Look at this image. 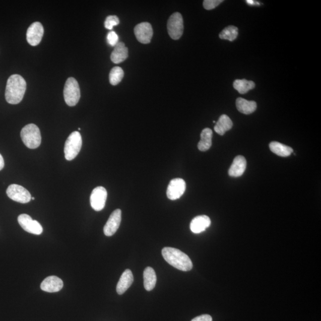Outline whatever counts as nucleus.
I'll list each match as a JSON object with an SVG mask.
<instances>
[{
  "label": "nucleus",
  "mask_w": 321,
  "mask_h": 321,
  "mask_svg": "<svg viewBox=\"0 0 321 321\" xmlns=\"http://www.w3.org/2000/svg\"><path fill=\"white\" fill-rule=\"evenodd\" d=\"M247 2L248 4L251 5H253L254 4H259V3L255 2V1H253V0H248Z\"/></svg>",
  "instance_id": "nucleus-32"
},
{
  "label": "nucleus",
  "mask_w": 321,
  "mask_h": 321,
  "mask_svg": "<svg viewBox=\"0 0 321 321\" xmlns=\"http://www.w3.org/2000/svg\"><path fill=\"white\" fill-rule=\"evenodd\" d=\"M26 90V82L19 74H13L8 78L6 85L5 97L7 103L18 104L22 101Z\"/></svg>",
  "instance_id": "nucleus-1"
},
{
  "label": "nucleus",
  "mask_w": 321,
  "mask_h": 321,
  "mask_svg": "<svg viewBox=\"0 0 321 321\" xmlns=\"http://www.w3.org/2000/svg\"><path fill=\"white\" fill-rule=\"evenodd\" d=\"M31 199H32V200H35V197H31Z\"/></svg>",
  "instance_id": "nucleus-33"
},
{
  "label": "nucleus",
  "mask_w": 321,
  "mask_h": 321,
  "mask_svg": "<svg viewBox=\"0 0 321 321\" xmlns=\"http://www.w3.org/2000/svg\"><path fill=\"white\" fill-rule=\"evenodd\" d=\"M144 287L146 290L151 291L154 289L157 283V275L154 269L151 267H147L143 272Z\"/></svg>",
  "instance_id": "nucleus-20"
},
{
  "label": "nucleus",
  "mask_w": 321,
  "mask_h": 321,
  "mask_svg": "<svg viewBox=\"0 0 321 321\" xmlns=\"http://www.w3.org/2000/svg\"><path fill=\"white\" fill-rule=\"evenodd\" d=\"M122 221V211L120 209H116L111 214L109 220L104 227V235L106 236H112L118 230Z\"/></svg>",
  "instance_id": "nucleus-13"
},
{
  "label": "nucleus",
  "mask_w": 321,
  "mask_h": 321,
  "mask_svg": "<svg viewBox=\"0 0 321 321\" xmlns=\"http://www.w3.org/2000/svg\"><path fill=\"white\" fill-rule=\"evenodd\" d=\"M134 35L137 40L143 44L151 43L153 36L152 27L148 22H142L135 26L134 29Z\"/></svg>",
  "instance_id": "nucleus-12"
},
{
  "label": "nucleus",
  "mask_w": 321,
  "mask_h": 321,
  "mask_svg": "<svg viewBox=\"0 0 321 321\" xmlns=\"http://www.w3.org/2000/svg\"><path fill=\"white\" fill-rule=\"evenodd\" d=\"M162 256L170 265L182 271H191L193 263L187 254L178 249L166 247L162 250Z\"/></svg>",
  "instance_id": "nucleus-2"
},
{
  "label": "nucleus",
  "mask_w": 321,
  "mask_h": 321,
  "mask_svg": "<svg viewBox=\"0 0 321 321\" xmlns=\"http://www.w3.org/2000/svg\"><path fill=\"white\" fill-rule=\"evenodd\" d=\"M64 287V282L57 276H50L42 282L41 289L49 293L58 292Z\"/></svg>",
  "instance_id": "nucleus-14"
},
{
  "label": "nucleus",
  "mask_w": 321,
  "mask_h": 321,
  "mask_svg": "<svg viewBox=\"0 0 321 321\" xmlns=\"http://www.w3.org/2000/svg\"><path fill=\"white\" fill-rule=\"evenodd\" d=\"M107 198V192L104 187H98L92 192L90 202L92 208L96 211H100L104 208Z\"/></svg>",
  "instance_id": "nucleus-9"
},
{
  "label": "nucleus",
  "mask_w": 321,
  "mask_h": 321,
  "mask_svg": "<svg viewBox=\"0 0 321 321\" xmlns=\"http://www.w3.org/2000/svg\"><path fill=\"white\" fill-rule=\"evenodd\" d=\"M186 182L184 179L177 178L171 181L167 188V196L169 199L175 200L181 198L186 191Z\"/></svg>",
  "instance_id": "nucleus-10"
},
{
  "label": "nucleus",
  "mask_w": 321,
  "mask_h": 321,
  "mask_svg": "<svg viewBox=\"0 0 321 321\" xmlns=\"http://www.w3.org/2000/svg\"><path fill=\"white\" fill-rule=\"evenodd\" d=\"M233 87L240 94H245L253 89L256 87V84L251 80L237 79L233 83Z\"/></svg>",
  "instance_id": "nucleus-24"
},
{
  "label": "nucleus",
  "mask_w": 321,
  "mask_h": 321,
  "mask_svg": "<svg viewBox=\"0 0 321 321\" xmlns=\"http://www.w3.org/2000/svg\"><path fill=\"white\" fill-rule=\"evenodd\" d=\"M7 196L11 200L21 203H27L31 200V194L22 186L13 184L9 186L6 191Z\"/></svg>",
  "instance_id": "nucleus-7"
},
{
  "label": "nucleus",
  "mask_w": 321,
  "mask_h": 321,
  "mask_svg": "<svg viewBox=\"0 0 321 321\" xmlns=\"http://www.w3.org/2000/svg\"><path fill=\"white\" fill-rule=\"evenodd\" d=\"M107 41L111 46L115 47L119 43V36L115 31H110L107 35Z\"/></svg>",
  "instance_id": "nucleus-29"
},
{
  "label": "nucleus",
  "mask_w": 321,
  "mask_h": 321,
  "mask_svg": "<svg viewBox=\"0 0 321 321\" xmlns=\"http://www.w3.org/2000/svg\"><path fill=\"white\" fill-rule=\"evenodd\" d=\"M238 28L237 27L229 26L221 31L219 37L221 40L233 41L238 37Z\"/></svg>",
  "instance_id": "nucleus-25"
},
{
  "label": "nucleus",
  "mask_w": 321,
  "mask_h": 321,
  "mask_svg": "<svg viewBox=\"0 0 321 321\" xmlns=\"http://www.w3.org/2000/svg\"><path fill=\"white\" fill-rule=\"evenodd\" d=\"M4 167V161L2 156L0 154V171L3 169Z\"/></svg>",
  "instance_id": "nucleus-31"
},
{
  "label": "nucleus",
  "mask_w": 321,
  "mask_h": 321,
  "mask_svg": "<svg viewBox=\"0 0 321 321\" xmlns=\"http://www.w3.org/2000/svg\"><path fill=\"white\" fill-rule=\"evenodd\" d=\"M133 275L130 269L125 270L117 285L116 290L119 295H121L127 292L133 282Z\"/></svg>",
  "instance_id": "nucleus-17"
},
{
  "label": "nucleus",
  "mask_w": 321,
  "mask_h": 321,
  "mask_svg": "<svg viewBox=\"0 0 321 321\" xmlns=\"http://www.w3.org/2000/svg\"><path fill=\"white\" fill-rule=\"evenodd\" d=\"M233 127V122L229 116L226 115L221 116L216 123L214 130L216 133L223 136L226 132L230 130Z\"/></svg>",
  "instance_id": "nucleus-21"
},
{
  "label": "nucleus",
  "mask_w": 321,
  "mask_h": 321,
  "mask_svg": "<svg viewBox=\"0 0 321 321\" xmlns=\"http://www.w3.org/2000/svg\"><path fill=\"white\" fill-rule=\"evenodd\" d=\"M119 23L120 20L118 16H109L106 18L104 26L106 29L112 30L114 26L118 25Z\"/></svg>",
  "instance_id": "nucleus-27"
},
{
  "label": "nucleus",
  "mask_w": 321,
  "mask_h": 321,
  "mask_svg": "<svg viewBox=\"0 0 321 321\" xmlns=\"http://www.w3.org/2000/svg\"><path fill=\"white\" fill-rule=\"evenodd\" d=\"M21 139L25 146L30 149H36L41 143V134L37 125L29 124L25 126L20 132Z\"/></svg>",
  "instance_id": "nucleus-3"
},
{
  "label": "nucleus",
  "mask_w": 321,
  "mask_h": 321,
  "mask_svg": "<svg viewBox=\"0 0 321 321\" xmlns=\"http://www.w3.org/2000/svg\"><path fill=\"white\" fill-rule=\"evenodd\" d=\"M236 107L239 112L245 115H250L256 112L257 108L256 102L250 101L242 98L236 100Z\"/></svg>",
  "instance_id": "nucleus-19"
},
{
  "label": "nucleus",
  "mask_w": 321,
  "mask_h": 321,
  "mask_svg": "<svg viewBox=\"0 0 321 321\" xmlns=\"http://www.w3.org/2000/svg\"><path fill=\"white\" fill-rule=\"evenodd\" d=\"M191 321H212V318L209 315L205 314L194 318Z\"/></svg>",
  "instance_id": "nucleus-30"
},
{
  "label": "nucleus",
  "mask_w": 321,
  "mask_h": 321,
  "mask_svg": "<svg viewBox=\"0 0 321 321\" xmlns=\"http://www.w3.org/2000/svg\"><path fill=\"white\" fill-rule=\"evenodd\" d=\"M64 94L65 103L68 106L74 107L79 103L80 91L79 83L74 78L69 77L66 80Z\"/></svg>",
  "instance_id": "nucleus-5"
},
{
  "label": "nucleus",
  "mask_w": 321,
  "mask_h": 321,
  "mask_svg": "<svg viewBox=\"0 0 321 321\" xmlns=\"http://www.w3.org/2000/svg\"><path fill=\"white\" fill-rule=\"evenodd\" d=\"M18 223L26 232L35 235H40L43 232V228L39 222L33 220L28 214H21L18 217Z\"/></svg>",
  "instance_id": "nucleus-8"
},
{
  "label": "nucleus",
  "mask_w": 321,
  "mask_h": 321,
  "mask_svg": "<svg viewBox=\"0 0 321 321\" xmlns=\"http://www.w3.org/2000/svg\"><path fill=\"white\" fill-rule=\"evenodd\" d=\"M212 131L209 128H204L200 134V140L197 148L200 151H206L212 146Z\"/></svg>",
  "instance_id": "nucleus-22"
},
{
  "label": "nucleus",
  "mask_w": 321,
  "mask_h": 321,
  "mask_svg": "<svg viewBox=\"0 0 321 321\" xmlns=\"http://www.w3.org/2000/svg\"><path fill=\"white\" fill-rule=\"evenodd\" d=\"M269 148L275 154L283 157H289L293 152V149L290 147L278 142L270 143Z\"/></svg>",
  "instance_id": "nucleus-23"
},
{
  "label": "nucleus",
  "mask_w": 321,
  "mask_h": 321,
  "mask_svg": "<svg viewBox=\"0 0 321 321\" xmlns=\"http://www.w3.org/2000/svg\"><path fill=\"white\" fill-rule=\"evenodd\" d=\"M124 71L121 67H118V66L113 67L109 74L110 83L114 86L118 85L124 78Z\"/></svg>",
  "instance_id": "nucleus-26"
},
{
  "label": "nucleus",
  "mask_w": 321,
  "mask_h": 321,
  "mask_svg": "<svg viewBox=\"0 0 321 321\" xmlns=\"http://www.w3.org/2000/svg\"><path fill=\"white\" fill-rule=\"evenodd\" d=\"M211 220L208 216H197L192 220L190 229L193 233L199 234L205 231L207 228L211 226Z\"/></svg>",
  "instance_id": "nucleus-16"
},
{
  "label": "nucleus",
  "mask_w": 321,
  "mask_h": 321,
  "mask_svg": "<svg viewBox=\"0 0 321 321\" xmlns=\"http://www.w3.org/2000/svg\"><path fill=\"white\" fill-rule=\"evenodd\" d=\"M82 146V136L79 131H74L69 135L65 141L64 152L66 160H74L79 154Z\"/></svg>",
  "instance_id": "nucleus-4"
},
{
  "label": "nucleus",
  "mask_w": 321,
  "mask_h": 321,
  "mask_svg": "<svg viewBox=\"0 0 321 321\" xmlns=\"http://www.w3.org/2000/svg\"><path fill=\"white\" fill-rule=\"evenodd\" d=\"M44 33V27L40 22L33 23L27 31V41L31 46H37L41 43Z\"/></svg>",
  "instance_id": "nucleus-11"
},
{
  "label": "nucleus",
  "mask_w": 321,
  "mask_h": 321,
  "mask_svg": "<svg viewBox=\"0 0 321 321\" xmlns=\"http://www.w3.org/2000/svg\"><path fill=\"white\" fill-rule=\"evenodd\" d=\"M247 160L241 155L237 156L229 170V175L233 178H238L244 175L247 169Z\"/></svg>",
  "instance_id": "nucleus-15"
},
{
  "label": "nucleus",
  "mask_w": 321,
  "mask_h": 321,
  "mask_svg": "<svg viewBox=\"0 0 321 321\" xmlns=\"http://www.w3.org/2000/svg\"><path fill=\"white\" fill-rule=\"evenodd\" d=\"M223 0H205L203 1V5L206 10H210L217 7L219 4L223 2Z\"/></svg>",
  "instance_id": "nucleus-28"
},
{
  "label": "nucleus",
  "mask_w": 321,
  "mask_h": 321,
  "mask_svg": "<svg viewBox=\"0 0 321 321\" xmlns=\"http://www.w3.org/2000/svg\"><path fill=\"white\" fill-rule=\"evenodd\" d=\"M128 58V49L124 43L119 42L111 55V60L115 64H121Z\"/></svg>",
  "instance_id": "nucleus-18"
},
{
  "label": "nucleus",
  "mask_w": 321,
  "mask_h": 321,
  "mask_svg": "<svg viewBox=\"0 0 321 321\" xmlns=\"http://www.w3.org/2000/svg\"><path fill=\"white\" fill-rule=\"evenodd\" d=\"M168 33L174 40H179L184 31V19L182 15L175 12L169 17L167 22Z\"/></svg>",
  "instance_id": "nucleus-6"
}]
</instances>
